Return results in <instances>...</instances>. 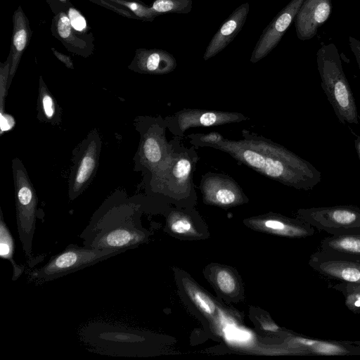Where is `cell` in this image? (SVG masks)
I'll return each mask as SVG.
<instances>
[{
  "label": "cell",
  "mask_w": 360,
  "mask_h": 360,
  "mask_svg": "<svg viewBox=\"0 0 360 360\" xmlns=\"http://www.w3.org/2000/svg\"><path fill=\"white\" fill-rule=\"evenodd\" d=\"M241 135L238 141L224 138L203 147L225 152L260 174L296 189L309 191L321 182V172L284 146L248 129Z\"/></svg>",
  "instance_id": "obj_1"
},
{
  "label": "cell",
  "mask_w": 360,
  "mask_h": 360,
  "mask_svg": "<svg viewBox=\"0 0 360 360\" xmlns=\"http://www.w3.org/2000/svg\"><path fill=\"white\" fill-rule=\"evenodd\" d=\"M139 206L126 200H108L94 214L79 235L84 246L125 251L145 243L147 234L139 223Z\"/></svg>",
  "instance_id": "obj_2"
},
{
  "label": "cell",
  "mask_w": 360,
  "mask_h": 360,
  "mask_svg": "<svg viewBox=\"0 0 360 360\" xmlns=\"http://www.w3.org/2000/svg\"><path fill=\"white\" fill-rule=\"evenodd\" d=\"M316 63L321 87L339 122L359 124L354 96L335 45L330 43L321 46L316 53Z\"/></svg>",
  "instance_id": "obj_3"
},
{
  "label": "cell",
  "mask_w": 360,
  "mask_h": 360,
  "mask_svg": "<svg viewBox=\"0 0 360 360\" xmlns=\"http://www.w3.org/2000/svg\"><path fill=\"white\" fill-rule=\"evenodd\" d=\"M181 138L174 136L170 155L150 174V186L155 192L174 198L195 193L193 176L199 156L194 146H184Z\"/></svg>",
  "instance_id": "obj_4"
},
{
  "label": "cell",
  "mask_w": 360,
  "mask_h": 360,
  "mask_svg": "<svg viewBox=\"0 0 360 360\" xmlns=\"http://www.w3.org/2000/svg\"><path fill=\"white\" fill-rule=\"evenodd\" d=\"M121 253L123 252L70 244L62 252L52 256L45 264L32 270L29 278L35 283L42 284Z\"/></svg>",
  "instance_id": "obj_5"
},
{
  "label": "cell",
  "mask_w": 360,
  "mask_h": 360,
  "mask_svg": "<svg viewBox=\"0 0 360 360\" xmlns=\"http://www.w3.org/2000/svg\"><path fill=\"white\" fill-rule=\"evenodd\" d=\"M16 210L17 229L22 250L32 259V242L36 227L37 197L35 190L19 159L12 162Z\"/></svg>",
  "instance_id": "obj_6"
},
{
  "label": "cell",
  "mask_w": 360,
  "mask_h": 360,
  "mask_svg": "<svg viewBox=\"0 0 360 360\" xmlns=\"http://www.w3.org/2000/svg\"><path fill=\"white\" fill-rule=\"evenodd\" d=\"M299 219L330 235L360 233V207L351 205L300 209Z\"/></svg>",
  "instance_id": "obj_7"
},
{
  "label": "cell",
  "mask_w": 360,
  "mask_h": 360,
  "mask_svg": "<svg viewBox=\"0 0 360 360\" xmlns=\"http://www.w3.org/2000/svg\"><path fill=\"white\" fill-rule=\"evenodd\" d=\"M165 120L167 128L172 134L183 137L185 131L191 127H217L247 121L249 117L237 112L183 108Z\"/></svg>",
  "instance_id": "obj_8"
},
{
  "label": "cell",
  "mask_w": 360,
  "mask_h": 360,
  "mask_svg": "<svg viewBox=\"0 0 360 360\" xmlns=\"http://www.w3.org/2000/svg\"><path fill=\"white\" fill-rule=\"evenodd\" d=\"M165 120L159 117L150 121V124L142 135L140 158L142 165L151 174L169 158L172 148V141L166 138Z\"/></svg>",
  "instance_id": "obj_9"
},
{
  "label": "cell",
  "mask_w": 360,
  "mask_h": 360,
  "mask_svg": "<svg viewBox=\"0 0 360 360\" xmlns=\"http://www.w3.org/2000/svg\"><path fill=\"white\" fill-rule=\"evenodd\" d=\"M101 148L96 131L91 132L81 145L69 181V198L75 200L89 184L97 167Z\"/></svg>",
  "instance_id": "obj_10"
},
{
  "label": "cell",
  "mask_w": 360,
  "mask_h": 360,
  "mask_svg": "<svg viewBox=\"0 0 360 360\" xmlns=\"http://www.w3.org/2000/svg\"><path fill=\"white\" fill-rule=\"evenodd\" d=\"M304 0H291L262 31L251 54L250 61L256 63L276 47L289 28Z\"/></svg>",
  "instance_id": "obj_11"
},
{
  "label": "cell",
  "mask_w": 360,
  "mask_h": 360,
  "mask_svg": "<svg viewBox=\"0 0 360 360\" xmlns=\"http://www.w3.org/2000/svg\"><path fill=\"white\" fill-rule=\"evenodd\" d=\"M200 188L204 201L219 206H231L245 199L240 185L232 177L219 173L207 172L202 176Z\"/></svg>",
  "instance_id": "obj_12"
},
{
  "label": "cell",
  "mask_w": 360,
  "mask_h": 360,
  "mask_svg": "<svg viewBox=\"0 0 360 360\" xmlns=\"http://www.w3.org/2000/svg\"><path fill=\"white\" fill-rule=\"evenodd\" d=\"M309 264L314 271L327 278L360 284V260L334 256L319 250L310 256Z\"/></svg>",
  "instance_id": "obj_13"
},
{
  "label": "cell",
  "mask_w": 360,
  "mask_h": 360,
  "mask_svg": "<svg viewBox=\"0 0 360 360\" xmlns=\"http://www.w3.org/2000/svg\"><path fill=\"white\" fill-rule=\"evenodd\" d=\"M331 12V0H304L294 20L298 39L302 41L312 39Z\"/></svg>",
  "instance_id": "obj_14"
},
{
  "label": "cell",
  "mask_w": 360,
  "mask_h": 360,
  "mask_svg": "<svg viewBox=\"0 0 360 360\" xmlns=\"http://www.w3.org/2000/svg\"><path fill=\"white\" fill-rule=\"evenodd\" d=\"M250 11V4L245 2L238 6L224 21L211 39L203 59L207 60L223 51L239 34L244 26Z\"/></svg>",
  "instance_id": "obj_15"
},
{
  "label": "cell",
  "mask_w": 360,
  "mask_h": 360,
  "mask_svg": "<svg viewBox=\"0 0 360 360\" xmlns=\"http://www.w3.org/2000/svg\"><path fill=\"white\" fill-rule=\"evenodd\" d=\"M177 63L172 54L159 49H138L129 68L149 75H165L174 71Z\"/></svg>",
  "instance_id": "obj_16"
},
{
  "label": "cell",
  "mask_w": 360,
  "mask_h": 360,
  "mask_svg": "<svg viewBox=\"0 0 360 360\" xmlns=\"http://www.w3.org/2000/svg\"><path fill=\"white\" fill-rule=\"evenodd\" d=\"M290 345L305 355L347 356L360 355V347L352 341L325 340L307 337L292 338Z\"/></svg>",
  "instance_id": "obj_17"
},
{
  "label": "cell",
  "mask_w": 360,
  "mask_h": 360,
  "mask_svg": "<svg viewBox=\"0 0 360 360\" xmlns=\"http://www.w3.org/2000/svg\"><path fill=\"white\" fill-rule=\"evenodd\" d=\"M51 30L52 34L59 39L70 52L83 57H88L92 54L94 45L90 42V39L80 37V36L89 34H81L77 32L72 27L65 12H61L55 15Z\"/></svg>",
  "instance_id": "obj_18"
},
{
  "label": "cell",
  "mask_w": 360,
  "mask_h": 360,
  "mask_svg": "<svg viewBox=\"0 0 360 360\" xmlns=\"http://www.w3.org/2000/svg\"><path fill=\"white\" fill-rule=\"evenodd\" d=\"M13 36L11 46V62L7 88L10 87L12 79L17 70L23 52L27 48L31 37L29 21L21 6L14 12L13 15Z\"/></svg>",
  "instance_id": "obj_19"
},
{
  "label": "cell",
  "mask_w": 360,
  "mask_h": 360,
  "mask_svg": "<svg viewBox=\"0 0 360 360\" xmlns=\"http://www.w3.org/2000/svg\"><path fill=\"white\" fill-rule=\"evenodd\" d=\"M319 250L334 256L360 260V233L327 236L321 241Z\"/></svg>",
  "instance_id": "obj_20"
},
{
  "label": "cell",
  "mask_w": 360,
  "mask_h": 360,
  "mask_svg": "<svg viewBox=\"0 0 360 360\" xmlns=\"http://www.w3.org/2000/svg\"><path fill=\"white\" fill-rule=\"evenodd\" d=\"M15 244L13 237L7 226L1 209H0V256L10 262L13 267L12 281L18 279L25 271V266L19 265L14 259Z\"/></svg>",
  "instance_id": "obj_21"
},
{
  "label": "cell",
  "mask_w": 360,
  "mask_h": 360,
  "mask_svg": "<svg viewBox=\"0 0 360 360\" xmlns=\"http://www.w3.org/2000/svg\"><path fill=\"white\" fill-rule=\"evenodd\" d=\"M38 111L41 120L56 124L60 117L57 103L48 90L42 77L39 79Z\"/></svg>",
  "instance_id": "obj_22"
},
{
  "label": "cell",
  "mask_w": 360,
  "mask_h": 360,
  "mask_svg": "<svg viewBox=\"0 0 360 360\" xmlns=\"http://www.w3.org/2000/svg\"><path fill=\"white\" fill-rule=\"evenodd\" d=\"M160 15L165 13H188L193 0H155L150 6Z\"/></svg>",
  "instance_id": "obj_23"
},
{
  "label": "cell",
  "mask_w": 360,
  "mask_h": 360,
  "mask_svg": "<svg viewBox=\"0 0 360 360\" xmlns=\"http://www.w3.org/2000/svg\"><path fill=\"white\" fill-rule=\"evenodd\" d=\"M115 2L129 9L138 20L152 22L160 15L151 6L137 0L115 1Z\"/></svg>",
  "instance_id": "obj_24"
},
{
  "label": "cell",
  "mask_w": 360,
  "mask_h": 360,
  "mask_svg": "<svg viewBox=\"0 0 360 360\" xmlns=\"http://www.w3.org/2000/svg\"><path fill=\"white\" fill-rule=\"evenodd\" d=\"M186 289L191 299L202 311L209 315L214 313L215 305L206 294L191 285H188Z\"/></svg>",
  "instance_id": "obj_25"
},
{
  "label": "cell",
  "mask_w": 360,
  "mask_h": 360,
  "mask_svg": "<svg viewBox=\"0 0 360 360\" xmlns=\"http://www.w3.org/2000/svg\"><path fill=\"white\" fill-rule=\"evenodd\" d=\"M11 55L9 56L4 63L0 64V115L5 113L4 101L8 91V82L10 73Z\"/></svg>",
  "instance_id": "obj_26"
},
{
  "label": "cell",
  "mask_w": 360,
  "mask_h": 360,
  "mask_svg": "<svg viewBox=\"0 0 360 360\" xmlns=\"http://www.w3.org/2000/svg\"><path fill=\"white\" fill-rule=\"evenodd\" d=\"M65 13L68 15L72 27L77 32L81 34H89L86 33L89 32L90 27L88 25L86 18L79 11L77 10L72 5Z\"/></svg>",
  "instance_id": "obj_27"
},
{
  "label": "cell",
  "mask_w": 360,
  "mask_h": 360,
  "mask_svg": "<svg viewBox=\"0 0 360 360\" xmlns=\"http://www.w3.org/2000/svg\"><path fill=\"white\" fill-rule=\"evenodd\" d=\"M190 143L195 148L203 147L204 145L219 141L224 136L217 131H211L207 134H191L188 135Z\"/></svg>",
  "instance_id": "obj_28"
},
{
  "label": "cell",
  "mask_w": 360,
  "mask_h": 360,
  "mask_svg": "<svg viewBox=\"0 0 360 360\" xmlns=\"http://www.w3.org/2000/svg\"><path fill=\"white\" fill-rule=\"evenodd\" d=\"M216 282L221 292L230 294L236 289V281L232 274L225 270H219L216 275Z\"/></svg>",
  "instance_id": "obj_29"
},
{
  "label": "cell",
  "mask_w": 360,
  "mask_h": 360,
  "mask_svg": "<svg viewBox=\"0 0 360 360\" xmlns=\"http://www.w3.org/2000/svg\"><path fill=\"white\" fill-rule=\"evenodd\" d=\"M91 2L103 6L128 18L136 19L134 15L127 8L110 0H89Z\"/></svg>",
  "instance_id": "obj_30"
},
{
  "label": "cell",
  "mask_w": 360,
  "mask_h": 360,
  "mask_svg": "<svg viewBox=\"0 0 360 360\" xmlns=\"http://www.w3.org/2000/svg\"><path fill=\"white\" fill-rule=\"evenodd\" d=\"M171 230L178 234H185L192 230V224L186 217H178L170 221Z\"/></svg>",
  "instance_id": "obj_31"
},
{
  "label": "cell",
  "mask_w": 360,
  "mask_h": 360,
  "mask_svg": "<svg viewBox=\"0 0 360 360\" xmlns=\"http://www.w3.org/2000/svg\"><path fill=\"white\" fill-rule=\"evenodd\" d=\"M345 304L347 308L355 314H360V294L356 292H343Z\"/></svg>",
  "instance_id": "obj_32"
},
{
  "label": "cell",
  "mask_w": 360,
  "mask_h": 360,
  "mask_svg": "<svg viewBox=\"0 0 360 360\" xmlns=\"http://www.w3.org/2000/svg\"><path fill=\"white\" fill-rule=\"evenodd\" d=\"M51 11L55 15L61 12H66L68 8L72 6L69 0H46Z\"/></svg>",
  "instance_id": "obj_33"
},
{
  "label": "cell",
  "mask_w": 360,
  "mask_h": 360,
  "mask_svg": "<svg viewBox=\"0 0 360 360\" xmlns=\"http://www.w3.org/2000/svg\"><path fill=\"white\" fill-rule=\"evenodd\" d=\"M333 289L343 292H356L360 294V284L338 282L331 287Z\"/></svg>",
  "instance_id": "obj_34"
},
{
  "label": "cell",
  "mask_w": 360,
  "mask_h": 360,
  "mask_svg": "<svg viewBox=\"0 0 360 360\" xmlns=\"http://www.w3.org/2000/svg\"><path fill=\"white\" fill-rule=\"evenodd\" d=\"M15 120L11 115L6 112L3 115H0L1 134L12 129L15 126Z\"/></svg>",
  "instance_id": "obj_35"
},
{
  "label": "cell",
  "mask_w": 360,
  "mask_h": 360,
  "mask_svg": "<svg viewBox=\"0 0 360 360\" xmlns=\"http://www.w3.org/2000/svg\"><path fill=\"white\" fill-rule=\"evenodd\" d=\"M349 44L352 53L355 56L360 71V41L349 36Z\"/></svg>",
  "instance_id": "obj_36"
},
{
  "label": "cell",
  "mask_w": 360,
  "mask_h": 360,
  "mask_svg": "<svg viewBox=\"0 0 360 360\" xmlns=\"http://www.w3.org/2000/svg\"><path fill=\"white\" fill-rule=\"evenodd\" d=\"M51 50L53 54L56 56V58L62 63H63L67 68L70 69L74 68L73 62L69 56H67L63 53L59 52L54 48H51Z\"/></svg>",
  "instance_id": "obj_37"
},
{
  "label": "cell",
  "mask_w": 360,
  "mask_h": 360,
  "mask_svg": "<svg viewBox=\"0 0 360 360\" xmlns=\"http://www.w3.org/2000/svg\"><path fill=\"white\" fill-rule=\"evenodd\" d=\"M355 146H356V151H357V153L359 154V159H360V136L355 141Z\"/></svg>",
  "instance_id": "obj_38"
},
{
  "label": "cell",
  "mask_w": 360,
  "mask_h": 360,
  "mask_svg": "<svg viewBox=\"0 0 360 360\" xmlns=\"http://www.w3.org/2000/svg\"><path fill=\"white\" fill-rule=\"evenodd\" d=\"M353 344L360 347V340L352 341Z\"/></svg>",
  "instance_id": "obj_39"
},
{
  "label": "cell",
  "mask_w": 360,
  "mask_h": 360,
  "mask_svg": "<svg viewBox=\"0 0 360 360\" xmlns=\"http://www.w3.org/2000/svg\"><path fill=\"white\" fill-rule=\"evenodd\" d=\"M110 1H124V0H110Z\"/></svg>",
  "instance_id": "obj_40"
}]
</instances>
